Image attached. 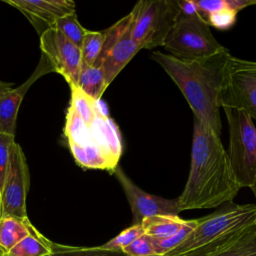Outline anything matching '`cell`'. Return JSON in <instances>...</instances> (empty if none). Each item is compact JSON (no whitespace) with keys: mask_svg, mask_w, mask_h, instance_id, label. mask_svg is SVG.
<instances>
[{"mask_svg":"<svg viewBox=\"0 0 256 256\" xmlns=\"http://www.w3.org/2000/svg\"><path fill=\"white\" fill-rule=\"evenodd\" d=\"M132 11L133 39L142 49H152L164 45L180 14V7L174 0H143L137 2Z\"/></svg>","mask_w":256,"mask_h":256,"instance_id":"obj_6","label":"cell"},{"mask_svg":"<svg viewBox=\"0 0 256 256\" xmlns=\"http://www.w3.org/2000/svg\"><path fill=\"white\" fill-rule=\"evenodd\" d=\"M48 256H126L122 251L97 247H73L53 242L52 252Z\"/></svg>","mask_w":256,"mask_h":256,"instance_id":"obj_22","label":"cell"},{"mask_svg":"<svg viewBox=\"0 0 256 256\" xmlns=\"http://www.w3.org/2000/svg\"><path fill=\"white\" fill-rule=\"evenodd\" d=\"M49 72H54V70L48 59L42 54L32 75L19 87L12 88L0 96V133L15 135L18 110L24 95L38 78Z\"/></svg>","mask_w":256,"mask_h":256,"instance_id":"obj_13","label":"cell"},{"mask_svg":"<svg viewBox=\"0 0 256 256\" xmlns=\"http://www.w3.org/2000/svg\"><path fill=\"white\" fill-rule=\"evenodd\" d=\"M30 187V173L25 154L18 143L11 150L10 163L0 192V217H16L25 219L26 197Z\"/></svg>","mask_w":256,"mask_h":256,"instance_id":"obj_9","label":"cell"},{"mask_svg":"<svg viewBox=\"0 0 256 256\" xmlns=\"http://www.w3.org/2000/svg\"><path fill=\"white\" fill-rule=\"evenodd\" d=\"M229 126L228 158L235 179L242 187L256 181V127L243 110L223 107Z\"/></svg>","mask_w":256,"mask_h":256,"instance_id":"obj_5","label":"cell"},{"mask_svg":"<svg viewBox=\"0 0 256 256\" xmlns=\"http://www.w3.org/2000/svg\"><path fill=\"white\" fill-rule=\"evenodd\" d=\"M122 252L126 256H161L155 251L151 238L145 234L124 248Z\"/></svg>","mask_w":256,"mask_h":256,"instance_id":"obj_27","label":"cell"},{"mask_svg":"<svg viewBox=\"0 0 256 256\" xmlns=\"http://www.w3.org/2000/svg\"><path fill=\"white\" fill-rule=\"evenodd\" d=\"M114 173L128 200L132 224H141L148 217L157 215H178L180 213L178 199H166L152 195L139 188L124 172L117 166Z\"/></svg>","mask_w":256,"mask_h":256,"instance_id":"obj_11","label":"cell"},{"mask_svg":"<svg viewBox=\"0 0 256 256\" xmlns=\"http://www.w3.org/2000/svg\"><path fill=\"white\" fill-rule=\"evenodd\" d=\"M4 2L23 13L39 36L52 28L58 19L75 12V3L71 0H5Z\"/></svg>","mask_w":256,"mask_h":256,"instance_id":"obj_12","label":"cell"},{"mask_svg":"<svg viewBox=\"0 0 256 256\" xmlns=\"http://www.w3.org/2000/svg\"><path fill=\"white\" fill-rule=\"evenodd\" d=\"M15 143V135L0 133V192L2 191L8 166L10 163L12 146Z\"/></svg>","mask_w":256,"mask_h":256,"instance_id":"obj_25","label":"cell"},{"mask_svg":"<svg viewBox=\"0 0 256 256\" xmlns=\"http://www.w3.org/2000/svg\"><path fill=\"white\" fill-rule=\"evenodd\" d=\"M163 47L179 59H197L225 50L200 15L179 14Z\"/></svg>","mask_w":256,"mask_h":256,"instance_id":"obj_7","label":"cell"},{"mask_svg":"<svg viewBox=\"0 0 256 256\" xmlns=\"http://www.w3.org/2000/svg\"><path fill=\"white\" fill-rule=\"evenodd\" d=\"M64 135L75 162L84 169L114 172L122 154L120 130L101 99L72 85Z\"/></svg>","mask_w":256,"mask_h":256,"instance_id":"obj_1","label":"cell"},{"mask_svg":"<svg viewBox=\"0 0 256 256\" xmlns=\"http://www.w3.org/2000/svg\"><path fill=\"white\" fill-rule=\"evenodd\" d=\"M196 220V226L187 238L164 256H182L255 225L256 205L228 202L212 214Z\"/></svg>","mask_w":256,"mask_h":256,"instance_id":"obj_4","label":"cell"},{"mask_svg":"<svg viewBox=\"0 0 256 256\" xmlns=\"http://www.w3.org/2000/svg\"><path fill=\"white\" fill-rule=\"evenodd\" d=\"M62 33L69 41L81 48L86 29L79 23L76 12L69 13L56 21L52 27Z\"/></svg>","mask_w":256,"mask_h":256,"instance_id":"obj_21","label":"cell"},{"mask_svg":"<svg viewBox=\"0 0 256 256\" xmlns=\"http://www.w3.org/2000/svg\"><path fill=\"white\" fill-rule=\"evenodd\" d=\"M220 103L222 108L243 110L256 120V61L230 57Z\"/></svg>","mask_w":256,"mask_h":256,"instance_id":"obj_8","label":"cell"},{"mask_svg":"<svg viewBox=\"0 0 256 256\" xmlns=\"http://www.w3.org/2000/svg\"><path fill=\"white\" fill-rule=\"evenodd\" d=\"M131 27L132 23L119 36L99 65L104 72L108 86L129 63V61L142 49L141 46L133 39Z\"/></svg>","mask_w":256,"mask_h":256,"instance_id":"obj_14","label":"cell"},{"mask_svg":"<svg viewBox=\"0 0 256 256\" xmlns=\"http://www.w3.org/2000/svg\"><path fill=\"white\" fill-rule=\"evenodd\" d=\"M34 226L28 218L0 217V256L6 254L18 242L28 236Z\"/></svg>","mask_w":256,"mask_h":256,"instance_id":"obj_15","label":"cell"},{"mask_svg":"<svg viewBox=\"0 0 256 256\" xmlns=\"http://www.w3.org/2000/svg\"><path fill=\"white\" fill-rule=\"evenodd\" d=\"M143 234H144V231L141 224H136V225L132 224L131 226L122 230L114 238L102 244L101 247L103 249H108V250L122 251L124 248L129 246L132 242H134L136 239L141 237Z\"/></svg>","mask_w":256,"mask_h":256,"instance_id":"obj_24","label":"cell"},{"mask_svg":"<svg viewBox=\"0 0 256 256\" xmlns=\"http://www.w3.org/2000/svg\"><path fill=\"white\" fill-rule=\"evenodd\" d=\"M77 86L95 100L101 99L102 94L108 87L102 68L94 65L81 68Z\"/></svg>","mask_w":256,"mask_h":256,"instance_id":"obj_18","label":"cell"},{"mask_svg":"<svg viewBox=\"0 0 256 256\" xmlns=\"http://www.w3.org/2000/svg\"><path fill=\"white\" fill-rule=\"evenodd\" d=\"M239 190L220 136L194 118L190 171L177 198L180 212L219 207L232 202Z\"/></svg>","mask_w":256,"mask_h":256,"instance_id":"obj_2","label":"cell"},{"mask_svg":"<svg viewBox=\"0 0 256 256\" xmlns=\"http://www.w3.org/2000/svg\"><path fill=\"white\" fill-rule=\"evenodd\" d=\"M12 86H13L12 83H8V82H4V81L0 80V96L2 94H4L5 92L11 90Z\"/></svg>","mask_w":256,"mask_h":256,"instance_id":"obj_29","label":"cell"},{"mask_svg":"<svg viewBox=\"0 0 256 256\" xmlns=\"http://www.w3.org/2000/svg\"><path fill=\"white\" fill-rule=\"evenodd\" d=\"M186 220L178 215H157L145 218L141 222L144 234L152 239H166L175 235Z\"/></svg>","mask_w":256,"mask_h":256,"instance_id":"obj_16","label":"cell"},{"mask_svg":"<svg viewBox=\"0 0 256 256\" xmlns=\"http://www.w3.org/2000/svg\"><path fill=\"white\" fill-rule=\"evenodd\" d=\"M227 2V0H226ZM237 13L235 10L228 7V4L226 7L213 12L206 18V23L210 26H213L217 29L221 30H227L231 28L234 23L236 22V16Z\"/></svg>","mask_w":256,"mask_h":256,"instance_id":"obj_26","label":"cell"},{"mask_svg":"<svg viewBox=\"0 0 256 256\" xmlns=\"http://www.w3.org/2000/svg\"><path fill=\"white\" fill-rule=\"evenodd\" d=\"M52 246L53 242L34 227L28 236L3 256H48L52 252Z\"/></svg>","mask_w":256,"mask_h":256,"instance_id":"obj_17","label":"cell"},{"mask_svg":"<svg viewBox=\"0 0 256 256\" xmlns=\"http://www.w3.org/2000/svg\"><path fill=\"white\" fill-rule=\"evenodd\" d=\"M40 49L54 72L62 75L69 86H77L82 68L80 48L58 30L50 28L40 35Z\"/></svg>","mask_w":256,"mask_h":256,"instance_id":"obj_10","label":"cell"},{"mask_svg":"<svg viewBox=\"0 0 256 256\" xmlns=\"http://www.w3.org/2000/svg\"><path fill=\"white\" fill-rule=\"evenodd\" d=\"M251 188V190H252V192H253V194H254V196H255V199H256V181L252 184V186L250 187ZM256 205V204H255Z\"/></svg>","mask_w":256,"mask_h":256,"instance_id":"obj_30","label":"cell"},{"mask_svg":"<svg viewBox=\"0 0 256 256\" xmlns=\"http://www.w3.org/2000/svg\"><path fill=\"white\" fill-rule=\"evenodd\" d=\"M213 256H256V224L244 229L236 239Z\"/></svg>","mask_w":256,"mask_h":256,"instance_id":"obj_19","label":"cell"},{"mask_svg":"<svg viewBox=\"0 0 256 256\" xmlns=\"http://www.w3.org/2000/svg\"><path fill=\"white\" fill-rule=\"evenodd\" d=\"M197 223L196 219L193 220H186L182 228L173 236L166 238V239H152V244L155 249V251L161 255L164 256L174 248H176L179 244H181L187 236L193 231Z\"/></svg>","mask_w":256,"mask_h":256,"instance_id":"obj_23","label":"cell"},{"mask_svg":"<svg viewBox=\"0 0 256 256\" xmlns=\"http://www.w3.org/2000/svg\"><path fill=\"white\" fill-rule=\"evenodd\" d=\"M180 7V13L183 15L191 16V15H198V7L195 0H184L178 1Z\"/></svg>","mask_w":256,"mask_h":256,"instance_id":"obj_28","label":"cell"},{"mask_svg":"<svg viewBox=\"0 0 256 256\" xmlns=\"http://www.w3.org/2000/svg\"><path fill=\"white\" fill-rule=\"evenodd\" d=\"M105 40L103 31H90L86 30L81 51L82 67L93 66L100 56Z\"/></svg>","mask_w":256,"mask_h":256,"instance_id":"obj_20","label":"cell"},{"mask_svg":"<svg viewBox=\"0 0 256 256\" xmlns=\"http://www.w3.org/2000/svg\"><path fill=\"white\" fill-rule=\"evenodd\" d=\"M230 57L227 48L197 59H179L160 51L151 54V58L178 86L194 118L208 125L219 136L222 130L220 99Z\"/></svg>","mask_w":256,"mask_h":256,"instance_id":"obj_3","label":"cell"}]
</instances>
